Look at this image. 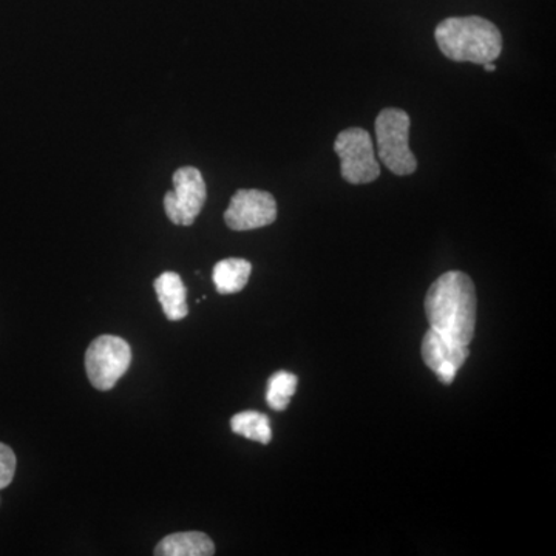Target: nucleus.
Instances as JSON below:
<instances>
[{"mask_svg":"<svg viewBox=\"0 0 556 556\" xmlns=\"http://www.w3.org/2000/svg\"><path fill=\"white\" fill-rule=\"evenodd\" d=\"M477 289L467 274L450 270L438 278L426 298L428 324L439 336L470 345L477 327Z\"/></svg>","mask_w":556,"mask_h":556,"instance_id":"obj_1","label":"nucleus"},{"mask_svg":"<svg viewBox=\"0 0 556 556\" xmlns=\"http://www.w3.org/2000/svg\"><path fill=\"white\" fill-rule=\"evenodd\" d=\"M207 199L206 182L197 167H181L174 174V190L164 197V208L174 225L192 226Z\"/></svg>","mask_w":556,"mask_h":556,"instance_id":"obj_6","label":"nucleus"},{"mask_svg":"<svg viewBox=\"0 0 556 556\" xmlns=\"http://www.w3.org/2000/svg\"><path fill=\"white\" fill-rule=\"evenodd\" d=\"M277 219V201L273 193L240 189L233 193L225 222L232 230H252L273 225Z\"/></svg>","mask_w":556,"mask_h":556,"instance_id":"obj_7","label":"nucleus"},{"mask_svg":"<svg viewBox=\"0 0 556 556\" xmlns=\"http://www.w3.org/2000/svg\"><path fill=\"white\" fill-rule=\"evenodd\" d=\"M412 119L401 109H383L376 118L379 159L387 169L399 177L415 174L417 160L409 149Z\"/></svg>","mask_w":556,"mask_h":556,"instance_id":"obj_3","label":"nucleus"},{"mask_svg":"<svg viewBox=\"0 0 556 556\" xmlns=\"http://www.w3.org/2000/svg\"><path fill=\"white\" fill-rule=\"evenodd\" d=\"M155 291L164 316L170 321L182 320L188 316V289L177 273L169 270V273L161 274L155 280Z\"/></svg>","mask_w":556,"mask_h":556,"instance_id":"obj_9","label":"nucleus"},{"mask_svg":"<svg viewBox=\"0 0 556 556\" xmlns=\"http://www.w3.org/2000/svg\"><path fill=\"white\" fill-rule=\"evenodd\" d=\"M484 65V70L485 72H496V65H493V62H486V64H482Z\"/></svg>","mask_w":556,"mask_h":556,"instance_id":"obj_15","label":"nucleus"},{"mask_svg":"<svg viewBox=\"0 0 556 556\" xmlns=\"http://www.w3.org/2000/svg\"><path fill=\"white\" fill-rule=\"evenodd\" d=\"M131 350L126 340L101 336L90 343L86 353L87 376L97 390L109 391L130 367Z\"/></svg>","mask_w":556,"mask_h":556,"instance_id":"obj_5","label":"nucleus"},{"mask_svg":"<svg viewBox=\"0 0 556 556\" xmlns=\"http://www.w3.org/2000/svg\"><path fill=\"white\" fill-rule=\"evenodd\" d=\"M252 265L244 258H226L214 266L215 288L219 294H236L247 287Z\"/></svg>","mask_w":556,"mask_h":556,"instance_id":"obj_11","label":"nucleus"},{"mask_svg":"<svg viewBox=\"0 0 556 556\" xmlns=\"http://www.w3.org/2000/svg\"><path fill=\"white\" fill-rule=\"evenodd\" d=\"M470 350L439 336L433 329H428L422 340V358L428 368L438 376L439 382L452 386L456 372L466 364Z\"/></svg>","mask_w":556,"mask_h":556,"instance_id":"obj_8","label":"nucleus"},{"mask_svg":"<svg viewBox=\"0 0 556 556\" xmlns=\"http://www.w3.org/2000/svg\"><path fill=\"white\" fill-rule=\"evenodd\" d=\"M334 152L340 159V172L350 185H368L380 177L371 135L361 127L340 131L334 141Z\"/></svg>","mask_w":556,"mask_h":556,"instance_id":"obj_4","label":"nucleus"},{"mask_svg":"<svg viewBox=\"0 0 556 556\" xmlns=\"http://www.w3.org/2000/svg\"><path fill=\"white\" fill-rule=\"evenodd\" d=\"M298 376L288 371H278L270 376L268 391H266V402L274 412H285L288 408L291 397L298 390Z\"/></svg>","mask_w":556,"mask_h":556,"instance_id":"obj_13","label":"nucleus"},{"mask_svg":"<svg viewBox=\"0 0 556 556\" xmlns=\"http://www.w3.org/2000/svg\"><path fill=\"white\" fill-rule=\"evenodd\" d=\"M439 50L455 62L486 64L503 51V35L493 22L479 16L448 17L434 30Z\"/></svg>","mask_w":556,"mask_h":556,"instance_id":"obj_2","label":"nucleus"},{"mask_svg":"<svg viewBox=\"0 0 556 556\" xmlns=\"http://www.w3.org/2000/svg\"><path fill=\"white\" fill-rule=\"evenodd\" d=\"M16 455L7 444L0 442V490L7 489L13 482L16 473Z\"/></svg>","mask_w":556,"mask_h":556,"instance_id":"obj_14","label":"nucleus"},{"mask_svg":"<svg viewBox=\"0 0 556 556\" xmlns=\"http://www.w3.org/2000/svg\"><path fill=\"white\" fill-rule=\"evenodd\" d=\"M230 428H232L233 433L240 434L249 441L260 442L263 445H268L270 439H273L269 417L262 415V413H239L230 419Z\"/></svg>","mask_w":556,"mask_h":556,"instance_id":"obj_12","label":"nucleus"},{"mask_svg":"<svg viewBox=\"0 0 556 556\" xmlns=\"http://www.w3.org/2000/svg\"><path fill=\"white\" fill-rule=\"evenodd\" d=\"M215 546L206 533L179 532L164 538L155 547L159 556H211Z\"/></svg>","mask_w":556,"mask_h":556,"instance_id":"obj_10","label":"nucleus"}]
</instances>
